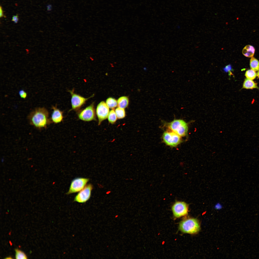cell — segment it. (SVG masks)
Returning a JSON list of instances; mask_svg holds the SVG:
<instances>
[{
    "instance_id": "1",
    "label": "cell",
    "mask_w": 259,
    "mask_h": 259,
    "mask_svg": "<svg viewBox=\"0 0 259 259\" xmlns=\"http://www.w3.org/2000/svg\"><path fill=\"white\" fill-rule=\"evenodd\" d=\"M30 124L39 129L46 128L52 123L49 117V113L45 107L36 108L28 117Z\"/></svg>"
},
{
    "instance_id": "2",
    "label": "cell",
    "mask_w": 259,
    "mask_h": 259,
    "mask_svg": "<svg viewBox=\"0 0 259 259\" xmlns=\"http://www.w3.org/2000/svg\"><path fill=\"white\" fill-rule=\"evenodd\" d=\"M180 230L183 233L191 234L197 233L200 229L198 221L196 219L189 218L182 220L179 225Z\"/></svg>"
},
{
    "instance_id": "3",
    "label": "cell",
    "mask_w": 259,
    "mask_h": 259,
    "mask_svg": "<svg viewBox=\"0 0 259 259\" xmlns=\"http://www.w3.org/2000/svg\"><path fill=\"white\" fill-rule=\"evenodd\" d=\"M167 127L171 130L181 137L186 136L188 135V125L183 119H174L168 124Z\"/></svg>"
},
{
    "instance_id": "4",
    "label": "cell",
    "mask_w": 259,
    "mask_h": 259,
    "mask_svg": "<svg viewBox=\"0 0 259 259\" xmlns=\"http://www.w3.org/2000/svg\"><path fill=\"white\" fill-rule=\"evenodd\" d=\"M94 104L93 102L84 109L77 112L78 119L85 122L95 120L96 114Z\"/></svg>"
},
{
    "instance_id": "5",
    "label": "cell",
    "mask_w": 259,
    "mask_h": 259,
    "mask_svg": "<svg viewBox=\"0 0 259 259\" xmlns=\"http://www.w3.org/2000/svg\"><path fill=\"white\" fill-rule=\"evenodd\" d=\"M68 92L71 96V109L70 111L73 110L77 112L80 110L81 107L86 103L88 100L94 96L93 95L87 98L84 97L75 93L74 89L69 90Z\"/></svg>"
},
{
    "instance_id": "6",
    "label": "cell",
    "mask_w": 259,
    "mask_h": 259,
    "mask_svg": "<svg viewBox=\"0 0 259 259\" xmlns=\"http://www.w3.org/2000/svg\"><path fill=\"white\" fill-rule=\"evenodd\" d=\"M171 210L174 216L179 218L188 214V205L184 201L177 200L173 204Z\"/></svg>"
},
{
    "instance_id": "7",
    "label": "cell",
    "mask_w": 259,
    "mask_h": 259,
    "mask_svg": "<svg viewBox=\"0 0 259 259\" xmlns=\"http://www.w3.org/2000/svg\"><path fill=\"white\" fill-rule=\"evenodd\" d=\"M89 179L78 177L73 179L71 181L69 189L66 194L67 195L79 192L86 185Z\"/></svg>"
},
{
    "instance_id": "8",
    "label": "cell",
    "mask_w": 259,
    "mask_h": 259,
    "mask_svg": "<svg viewBox=\"0 0 259 259\" xmlns=\"http://www.w3.org/2000/svg\"><path fill=\"white\" fill-rule=\"evenodd\" d=\"M162 138L166 144L171 147L177 146L181 141V137L171 130L165 132Z\"/></svg>"
},
{
    "instance_id": "9",
    "label": "cell",
    "mask_w": 259,
    "mask_h": 259,
    "mask_svg": "<svg viewBox=\"0 0 259 259\" xmlns=\"http://www.w3.org/2000/svg\"><path fill=\"white\" fill-rule=\"evenodd\" d=\"M93 186L91 183H89L76 195L74 201L79 203H84L87 201L90 198Z\"/></svg>"
},
{
    "instance_id": "10",
    "label": "cell",
    "mask_w": 259,
    "mask_h": 259,
    "mask_svg": "<svg viewBox=\"0 0 259 259\" xmlns=\"http://www.w3.org/2000/svg\"><path fill=\"white\" fill-rule=\"evenodd\" d=\"M109 112V108L106 102L102 101L98 104L96 112L98 119V125H100L103 121L107 118Z\"/></svg>"
},
{
    "instance_id": "11",
    "label": "cell",
    "mask_w": 259,
    "mask_h": 259,
    "mask_svg": "<svg viewBox=\"0 0 259 259\" xmlns=\"http://www.w3.org/2000/svg\"><path fill=\"white\" fill-rule=\"evenodd\" d=\"M53 112L50 118L52 123L57 124L63 121V112L58 108L56 106L52 107Z\"/></svg>"
},
{
    "instance_id": "12",
    "label": "cell",
    "mask_w": 259,
    "mask_h": 259,
    "mask_svg": "<svg viewBox=\"0 0 259 259\" xmlns=\"http://www.w3.org/2000/svg\"><path fill=\"white\" fill-rule=\"evenodd\" d=\"M255 51V48L253 46L250 45H247L243 48L242 52L243 54L245 56L248 57H251L254 55Z\"/></svg>"
},
{
    "instance_id": "13",
    "label": "cell",
    "mask_w": 259,
    "mask_h": 259,
    "mask_svg": "<svg viewBox=\"0 0 259 259\" xmlns=\"http://www.w3.org/2000/svg\"><path fill=\"white\" fill-rule=\"evenodd\" d=\"M117 101L118 107L125 109L128 106L129 99L127 96H121L118 98Z\"/></svg>"
},
{
    "instance_id": "14",
    "label": "cell",
    "mask_w": 259,
    "mask_h": 259,
    "mask_svg": "<svg viewBox=\"0 0 259 259\" xmlns=\"http://www.w3.org/2000/svg\"><path fill=\"white\" fill-rule=\"evenodd\" d=\"M243 88L246 89H251L259 88L257 86V83L254 82L252 80L246 79H245L243 85Z\"/></svg>"
},
{
    "instance_id": "15",
    "label": "cell",
    "mask_w": 259,
    "mask_h": 259,
    "mask_svg": "<svg viewBox=\"0 0 259 259\" xmlns=\"http://www.w3.org/2000/svg\"><path fill=\"white\" fill-rule=\"evenodd\" d=\"M250 65L251 69L255 71L259 70V61L253 57H251L250 59Z\"/></svg>"
},
{
    "instance_id": "16",
    "label": "cell",
    "mask_w": 259,
    "mask_h": 259,
    "mask_svg": "<svg viewBox=\"0 0 259 259\" xmlns=\"http://www.w3.org/2000/svg\"><path fill=\"white\" fill-rule=\"evenodd\" d=\"M106 103L109 108L113 109L118 106L117 101L115 99L112 97L107 98Z\"/></svg>"
},
{
    "instance_id": "17",
    "label": "cell",
    "mask_w": 259,
    "mask_h": 259,
    "mask_svg": "<svg viewBox=\"0 0 259 259\" xmlns=\"http://www.w3.org/2000/svg\"><path fill=\"white\" fill-rule=\"evenodd\" d=\"M107 118L109 123L111 124H113L116 122L117 117L113 109L110 111Z\"/></svg>"
},
{
    "instance_id": "18",
    "label": "cell",
    "mask_w": 259,
    "mask_h": 259,
    "mask_svg": "<svg viewBox=\"0 0 259 259\" xmlns=\"http://www.w3.org/2000/svg\"><path fill=\"white\" fill-rule=\"evenodd\" d=\"M115 111L118 118L122 119L125 117L126 113L124 109L118 107Z\"/></svg>"
},
{
    "instance_id": "19",
    "label": "cell",
    "mask_w": 259,
    "mask_h": 259,
    "mask_svg": "<svg viewBox=\"0 0 259 259\" xmlns=\"http://www.w3.org/2000/svg\"><path fill=\"white\" fill-rule=\"evenodd\" d=\"M245 76L247 79L253 80L256 78L257 74L255 71L251 69L248 70L246 71Z\"/></svg>"
},
{
    "instance_id": "20",
    "label": "cell",
    "mask_w": 259,
    "mask_h": 259,
    "mask_svg": "<svg viewBox=\"0 0 259 259\" xmlns=\"http://www.w3.org/2000/svg\"><path fill=\"white\" fill-rule=\"evenodd\" d=\"M15 257L16 259H26L27 257L24 253L21 250L16 249Z\"/></svg>"
},
{
    "instance_id": "21",
    "label": "cell",
    "mask_w": 259,
    "mask_h": 259,
    "mask_svg": "<svg viewBox=\"0 0 259 259\" xmlns=\"http://www.w3.org/2000/svg\"><path fill=\"white\" fill-rule=\"evenodd\" d=\"M223 70L225 72H228V75L229 76H230L231 75H233L231 71H233L234 70L232 68V66L230 64L226 66L223 68Z\"/></svg>"
},
{
    "instance_id": "22",
    "label": "cell",
    "mask_w": 259,
    "mask_h": 259,
    "mask_svg": "<svg viewBox=\"0 0 259 259\" xmlns=\"http://www.w3.org/2000/svg\"><path fill=\"white\" fill-rule=\"evenodd\" d=\"M19 94L21 98L25 99L27 97V93L23 90H21L19 92Z\"/></svg>"
},
{
    "instance_id": "23",
    "label": "cell",
    "mask_w": 259,
    "mask_h": 259,
    "mask_svg": "<svg viewBox=\"0 0 259 259\" xmlns=\"http://www.w3.org/2000/svg\"><path fill=\"white\" fill-rule=\"evenodd\" d=\"M18 15L13 16L12 18V21H13L15 23H17L18 21Z\"/></svg>"
},
{
    "instance_id": "24",
    "label": "cell",
    "mask_w": 259,
    "mask_h": 259,
    "mask_svg": "<svg viewBox=\"0 0 259 259\" xmlns=\"http://www.w3.org/2000/svg\"><path fill=\"white\" fill-rule=\"evenodd\" d=\"M0 17H1L3 16V12L1 6L0 7Z\"/></svg>"
},
{
    "instance_id": "25",
    "label": "cell",
    "mask_w": 259,
    "mask_h": 259,
    "mask_svg": "<svg viewBox=\"0 0 259 259\" xmlns=\"http://www.w3.org/2000/svg\"><path fill=\"white\" fill-rule=\"evenodd\" d=\"M257 76L259 78V70L258 71L257 73Z\"/></svg>"
},
{
    "instance_id": "26",
    "label": "cell",
    "mask_w": 259,
    "mask_h": 259,
    "mask_svg": "<svg viewBox=\"0 0 259 259\" xmlns=\"http://www.w3.org/2000/svg\"><path fill=\"white\" fill-rule=\"evenodd\" d=\"M6 259H12V258L11 257H7V258H6Z\"/></svg>"
}]
</instances>
